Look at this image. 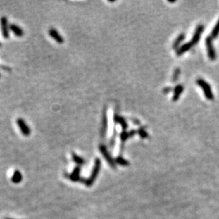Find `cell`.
Segmentation results:
<instances>
[{"instance_id":"d6986e66","label":"cell","mask_w":219,"mask_h":219,"mask_svg":"<svg viewBox=\"0 0 219 219\" xmlns=\"http://www.w3.org/2000/svg\"><path fill=\"white\" fill-rule=\"evenodd\" d=\"M116 162L117 163L119 164V165H123V166H126V165H128V164L127 160H126L125 159H123L122 157H120V156L118 157V158L116 159Z\"/></svg>"},{"instance_id":"9c48e42d","label":"cell","mask_w":219,"mask_h":219,"mask_svg":"<svg viewBox=\"0 0 219 219\" xmlns=\"http://www.w3.org/2000/svg\"><path fill=\"white\" fill-rule=\"evenodd\" d=\"M80 172H81V168L80 166L75 167L73 170V173L68 176V178L73 182H81L82 180V179L80 177Z\"/></svg>"},{"instance_id":"ac0fdd59","label":"cell","mask_w":219,"mask_h":219,"mask_svg":"<svg viewBox=\"0 0 219 219\" xmlns=\"http://www.w3.org/2000/svg\"><path fill=\"white\" fill-rule=\"evenodd\" d=\"M219 35V19L218 21L216 22V24L215 25V26L213 27V30H212L211 33V38H215L218 37Z\"/></svg>"},{"instance_id":"8fae6325","label":"cell","mask_w":219,"mask_h":219,"mask_svg":"<svg viewBox=\"0 0 219 219\" xmlns=\"http://www.w3.org/2000/svg\"><path fill=\"white\" fill-rule=\"evenodd\" d=\"M184 91V87L182 85H178L175 87L173 91V101H177L181 96V94Z\"/></svg>"},{"instance_id":"44dd1931","label":"cell","mask_w":219,"mask_h":219,"mask_svg":"<svg viewBox=\"0 0 219 219\" xmlns=\"http://www.w3.org/2000/svg\"><path fill=\"white\" fill-rule=\"evenodd\" d=\"M138 133L142 138H145L148 137V133L145 131L144 128H140L139 129H138Z\"/></svg>"},{"instance_id":"7a4b0ae2","label":"cell","mask_w":219,"mask_h":219,"mask_svg":"<svg viewBox=\"0 0 219 219\" xmlns=\"http://www.w3.org/2000/svg\"><path fill=\"white\" fill-rule=\"evenodd\" d=\"M196 84L200 87L203 90V92L206 98L208 100H213L214 98L213 94L212 92L211 88L210 85L207 83L204 80L198 79L196 80Z\"/></svg>"},{"instance_id":"ffe728a7","label":"cell","mask_w":219,"mask_h":219,"mask_svg":"<svg viewBox=\"0 0 219 219\" xmlns=\"http://www.w3.org/2000/svg\"><path fill=\"white\" fill-rule=\"evenodd\" d=\"M180 75V70L179 68H177V69L175 70L174 71L173 75V82H175L177 80H178L179 76Z\"/></svg>"},{"instance_id":"5b68a950","label":"cell","mask_w":219,"mask_h":219,"mask_svg":"<svg viewBox=\"0 0 219 219\" xmlns=\"http://www.w3.org/2000/svg\"><path fill=\"white\" fill-rule=\"evenodd\" d=\"M17 123L18 126H19L20 131H21V133L24 135V136H28L31 134V128L30 127L28 126L27 123H26V121L21 118H19L16 121Z\"/></svg>"},{"instance_id":"484cf974","label":"cell","mask_w":219,"mask_h":219,"mask_svg":"<svg viewBox=\"0 0 219 219\" xmlns=\"http://www.w3.org/2000/svg\"><path fill=\"white\" fill-rule=\"evenodd\" d=\"M0 46H1V43H0Z\"/></svg>"},{"instance_id":"603a6c76","label":"cell","mask_w":219,"mask_h":219,"mask_svg":"<svg viewBox=\"0 0 219 219\" xmlns=\"http://www.w3.org/2000/svg\"><path fill=\"white\" fill-rule=\"evenodd\" d=\"M172 91H173V88L170 87L163 89V93L164 94H168L169 92H172Z\"/></svg>"},{"instance_id":"52a82bcc","label":"cell","mask_w":219,"mask_h":219,"mask_svg":"<svg viewBox=\"0 0 219 219\" xmlns=\"http://www.w3.org/2000/svg\"><path fill=\"white\" fill-rule=\"evenodd\" d=\"M204 30V27L203 25H199L197 26L194 31V33L193 35V37L192 38L191 43L192 44V46H195V45L199 42L201 36V33H203Z\"/></svg>"},{"instance_id":"7402d4cb","label":"cell","mask_w":219,"mask_h":219,"mask_svg":"<svg viewBox=\"0 0 219 219\" xmlns=\"http://www.w3.org/2000/svg\"><path fill=\"white\" fill-rule=\"evenodd\" d=\"M120 138H121V140L122 141L125 142L128 138H129L128 133L126 131H123L121 132V134H120Z\"/></svg>"},{"instance_id":"cb8c5ba5","label":"cell","mask_w":219,"mask_h":219,"mask_svg":"<svg viewBox=\"0 0 219 219\" xmlns=\"http://www.w3.org/2000/svg\"><path fill=\"white\" fill-rule=\"evenodd\" d=\"M136 131L135 130H131V131H130V132H128V135H129V138H131V137H133L134 136V135L136 134Z\"/></svg>"},{"instance_id":"5bb4252c","label":"cell","mask_w":219,"mask_h":219,"mask_svg":"<svg viewBox=\"0 0 219 219\" xmlns=\"http://www.w3.org/2000/svg\"><path fill=\"white\" fill-rule=\"evenodd\" d=\"M113 120H114L115 123H119V124L121 125L123 131H126V130L127 129V128H128V123H127V122L126 120H125L124 118H123L122 116H118V115H115L114 118H113Z\"/></svg>"},{"instance_id":"6da1fadb","label":"cell","mask_w":219,"mask_h":219,"mask_svg":"<svg viewBox=\"0 0 219 219\" xmlns=\"http://www.w3.org/2000/svg\"><path fill=\"white\" fill-rule=\"evenodd\" d=\"M101 162L99 158H96L94 160V165L92 171L91 175L87 180H85V184L87 187H91L93 184L94 182L97 178L99 173L100 169H101Z\"/></svg>"},{"instance_id":"8992f818","label":"cell","mask_w":219,"mask_h":219,"mask_svg":"<svg viewBox=\"0 0 219 219\" xmlns=\"http://www.w3.org/2000/svg\"><path fill=\"white\" fill-rule=\"evenodd\" d=\"M0 24L3 36L5 38H8L9 37V27L8 25V20L6 16H2L0 19Z\"/></svg>"},{"instance_id":"e0dca14e","label":"cell","mask_w":219,"mask_h":219,"mask_svg":"<svg viewBox=\"0 0 219 219\" xmlns=\"http://www.w3.org/2000/svg\"><path fill=\"white\" fill-rule=\"evenodd\" d=\"M72 158H73V160L74 161V163H76L77 165H78V166L84 165L85 163L84 159L82 158V157L79 156L78 155H77L75 153H72Z\"/></svg>"},{"instance_id":"30bf717a","label":"cell","mask_w":219,"mask_h":219,"mask_svg":"<svg viewBox=\"0 0 219 219\" xmlns=\"http://www.w3.org/2000/svg\"><path fill=\"white\" fill-rule=\"evenodd\" d=\"M48 33H49L50 36L52 38L55 40L58 43L62 44V43H64V38L63 36L60 34V33L57 31L55 28H51V29L48 31Z\"/></svg>"},{"instance_id":"4fadbf2b","label":"cell","mask_w":219,"mask_h":219,"mask_svg":"<svg viewBox=\"0 0 219 219\" xmlns=\"http://www.w3.org/2000/svg\"><path fill=\"white\" fill-rule=\"evenodd\" d=\"M9 29L14 33V34L17 37H22L23 36V30L21 27H19L18 25L14 24V23H11L9 26Z\"/></svg>"},{"instance_id":"277c9868","label":"cell","mask_w":219,"mask_h":219,"mask_svg":"<svg viewBox=\"0 0 219 219\" xmlns=\"http://www.w3.org/2000/svg\"><path fill=\"white\" fill-rule=\"evenodd\" d=\"M99 151L101 152V153L102 154V155L104 156V158H105V160H106L108 163V164H109L110 166H111V168H114L115 167H116V163H115V161L113 160V159L112 158L111 155H110L109 152L108 151L106 147L104 145L100 144L99 147Z\"/></svg>"},{"instance_id":"2e32d148","label":"cell","mask_w":219,"mask_h":219,"mask_svg":"<svg viewBox=\"0 0 219 219\" xmlns=\"http://www.w3.org/2000/svg\"><path fill=\"white\" fill-rule=\"evenodd\" d=\"M23 180V176L21 175V173H20L19 170H15L14 174H13V176L11 177V181L14 184H19Z\"/></svg>"},{"instance_id":"3957f363","label":"cell","mask_w":219,"mask_h":219,"mask_svg":"<svg viewBox=\"0 0 219 219\" xmlns=\"http://www.w3.org/2000/svg\"><path fill=\"white\" fill-rule=\"evenodd\" d=\"M205 43L208 58L211 61H215L216 59V53H215L214 48H213V41H212V38L211 36L206 38Z\"/></svg>"},{"instance_id":"9a60e30c","label":"cell","mask_w":219,"mask_h":219,"mask_svg":"<svg viewBox=\"0 0 219 219\" xmlns=\"http://www.w3.org/2000/svg\"><path fill=\"white\" fill-rule=\"evenodd\" d=\"M184 38H185L184 33H181V34L179 35L178 37L175 39V41H174V43H173V47L174 49H177V50L178 49V48L180 47L181 43L183 42V41L184 40Z\"/></svg>"},{"instance_id":"d4e9b609","label":"cell","mask_w":219,"mask_h":219,"mask_svg":"<svg viewBox=\"0 0 219 219\" xmlns=\"http://www.w3.org/2000/svg\"><path fill=\"white\" fill-rule=\"evenodd\" d=\"M5 219H14V218H5Z\"/></svg>"},{"instance_id":"7c38bea8","label":"cell","mask_w":219,"mask_h":219,"mask_svg":"<svg viewBox=\"0 0 219 219\" xmlns=\"http://www.w3.org/2000/svg\"><path fill=\"white\" fill-rule=\"evenodd\" d=\"M192 46H192L191 42L186 43H184V44L182 45V46H180V48H179L176 51L177 55L180 56H182V55L184 54L185 53H187V51H189L190 49H191V48Z\"/></svg>"},{"instance_id":"ba28073f","label":"cell","mask_w":219,"mask_h":219,"mask_svg":"<svg viewBox=\"0 0 219 219\" xmlns=\"http://www.w3.org/2000/svg\"><path fill=\"white\" fill-rule=\"evenodd\" d=\"M108 128V117L107 113H106V108L104 110L103 116H102V120H101V137L104 138L106 135V131Z\"/></svg>"}]
</instances>
